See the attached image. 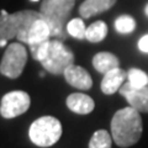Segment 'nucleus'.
I'll list each match as a JSON object with an SVG mask.
<instances>
[{
    "instance_id": "nucleus-12",
    "label": "nucleus",
    "mask_w": 148,
    "mask_h": 148,
    "mask_svg": "<svg viewBox=\"0 0 148 148\" xmlns=\"http://www.w3.org/2000/svg\"><path fill=\"white\" fill-rule=\"evenodd\" d=\"M66 103L69 110L79 115L90 114L95 108L94 100L83 92H73L67 98Z\"/></svg>"
},
{
    "instance_id": "nucleus-6",
    "label": "nucleus",
    "mask_w": 148,
    "mask_h": 148,
    "mask_svg": "<svg viewBox=\"0 0 148 148\" xmlns=\"http://www.w3.org/2000/svg\"><path fill=\"white\" fill-rule=\"evenodd\" d=\"M27 63V49L21 43L14 42L8 46L0 64V73L10 79L21 75Z\"/></svg>"
},
{
    "instance_id": "nucleus-10",
    "label": "nucleus",
    "mask_w": 148,
    "mask_h": 148,
    "mask_svg": "<svg viewBox=\"0 0 148 148\" xmlns=\"http://www.w3.org/2000/svg\"><path fill=\"white\" fill-rule=\"evenodd\" d=\"M49 37H52V35L47 21L45 18L35 21L29 31V38H27V45L30 46L31 52H34L38 46L49 41Z\"/></svg>"
},
{
    "instance_id": "nucleus-23",
    "label": "nucleus",
    "mask_w": 148,
    "mask_h": 148,
    "mask_svg": "<svg viewBox=\"0 0 148 148\" xmlns=\"http://www.w3.org/2000/svg\"><path fill=\"white\" fill-rule=\"evenodd\" d=\"M31 1H37V0H31Z\"/></svg>"
},
{
    "instance_id": "nucleus-7",
    "label": "nucleus",
    "mask_w": 148,
    "mask_h": 148,
    "mask_svg": "<svg viewBox=\"0 0 148 148\" xmlns=\"http://www.w3.org/2000/svg\"><path fill=\"white\" fill-rule=\"evenodd\" d=\"M31 105L30 95L25 91L15 90L5 94L1 99L0 114L4 119H14L25 114Z\"/></svg>"
},
{
    "instance_id": "nucleus-13",
    "label": "nucleus",
    "mask_w": 148,
    "mask_h": 148,
    "mask_svg": "<svg viewBox=\"0 0 148 148\" xmlns=\"http://www.w3.org/2000/svg\"><path fill=\"white\" fill-rule=\"evenodd\" d=\"M116 4V0H85L79 8L82 17L89 18L98 14L108 11Z\"/></svg>"
},
{
    "instance_id": "nucleus-2",
    "label": "nucleus",
    "mask_w": 148,
    "mask_h": 148,
    "mask_svg": "<svg viewBox=\"0 0 148 148\" xmlns=\"http://www.w3.org/2000/svg\"><path fill=\"white\" fill-rule=\"evenodd\" d=\"M40 18H45V16L40 11L35 10H21L14 14H8L5 10H1L0 12V40L17 38L20 42L27 43L31 26Z\"/></svg>"
},
{
    "instance_id": "nucleus-8",
    "label": "nucleus",
    "mask_w": 148,
    "mask_h": 148,
    "mask_svg": "<svg viewBox=\"0 0 148 148\" xmlns=\"http://www.w3.org/2000/svg\"><path fill=\"white\" fill-rule=\"evenodd\" d=\"M120 94L125 96L130 106L136 109L138 112L148 114V88H133L130 82L120 88Z\"/></svg>"
},
{
    "instance_id": "nucleus-3",
    "label": "nucleus",
    "mask_w": 148,
    "mask_h": 148,
    "mask_svg": "<svg viewBox=\"0 0 148 148\" xmlns=\"http://www.w3.org/2000/svg\"><path fill=\"white\" fill-rule=\"evenodd\" d=\"M75 0H43L40 12L49 25L52 37H63L64 25L74 8Z\"/></svg>"
},
{
    "instance_id": "nucleus-11",
    "label": "nucleus",
    "mask_w": 148,
    "mask_h": 148,
    "mask_svg": "<svg viewBox=\"0 0 148 148\" xmlns=\"http://www.w3.org/2000/svg\"><path fill=\"white\" fill-rule=\"evenodd\" d=\"M126 77H127L126 72L120 67L105 73L103 80H101V91L106 95L115 94L123 85V82L126 79Z\"/></svg>"
},
{
    "instance_id": "nucleus-17",
    "label": "nucleus",
    "mask_w": 148,
    "mask_h": 148,
    "mask_svg": "<svg viewBox=\"0 0 148 148\" xmlns=\"http://www.w3.org/2000/svg\"><path fill=\"white\" fill-rule=\"evenodd\" d=\"M67 32L78 40H84L86 34V27L82 18H72L67 24Z\"/></svg>"
},
{
    "instance_id": "nucleus-5",
    "label": "nucleus",
    "mask_w": 148,
    "mask_h": 148,
    "mask_svg": "<svg viewBox=\"0 0 148 148\" xmlns=\"http://www.w3.org/2000/svg\"><path fill=\"white\" fill-rule=\"evenodd\" d=\"M74 63V53L59 40H49L42 67L51 74H63L64 71Z\"/></svg>"
},
{
    "instance_id": "nucleus-19",
    "label": "nucleus",
    "mask_w": 148,
    "mask_h": 148,
    "mask_svg": "<svg viewBox=\"0 0 148 148\" xmlns=\"http://www.w3.org/2000/svg\"><path fill=\"white\" fill-rule=\"evenodd\" d=\"M127 79L133 88H145L148 83V77L147 74L137 68L130 69L127 73Z\"/></svg>"
},
{
    "instance_id": "nucleus-15",
    "label": "nucleus",
    "mask_w": 148,
    "mask_h": 148,
    "mask_svg": "<svg viewBox=\"0 0 148 148\" xmlns=\"http://www.w3.org/2000/svg\"><path fill=\"white\" fill-rule=\"evenodd\" d=\"M108 35V25L104 21H96L86 27L85 38L90 42H100Z\"/></svg>"
},
{
    "instance_id": "nucleus-1",
    "label": "nucleus",
    "mask_w": 148,
    "mask_h": 148,
    "mask_svg": "<svg viewBox=\"0 0 148 148\" xmlns=\"http://www.w3.org/2000/svg\"><path fill=\"white\" fill-rule=\"evenodd\" d=\"M143 125L140 112L132 106L115 112L111 120V136L119 147L127 148L140 141Z\"/></svg>"
},
{
    "instance_id": "nucleus-14",
    "label": "nucleus",
    "mask_w": 148,
    "mask_h": 148,
    "mask_svg": "<svg viewBox=\"0 0 148 148\" xmlns=\"http://www.w3.org/2000/svg\"><path fill=\"white\" fill-rule=\"evenodd\" d=\"M92 66L99 73H108L120 67V61L115 54L110 52H99L92 58Z\"/></svg>"
},
{
    "instance_id": "nucleus-22",
    "label": "nucleus",
    "mask_w": 148,
    "mask_h": 148,
    "mask_svg": "<svg viewBox=\"0 0 148 148\" xmlns=\"http://www.w3.org/2000/svg\"><path fill=\"white\" fill-rule=\"evenodd\" d=\"M145 12H146V15L148 16V4L146 5V8H145Z\"/></svg>"
},
{
    "instance_id": "nucleus-9",
    "label": "nucleus",
    "mask_w": 148,
    "mask_h": 148,
    "mask_svg": "<svg viewBox=\"0 0 148 148\" xmlns=\"http://www.w3.org/2000/svg\"><path fill=\"white\" fill-rule=\"evenodd\" d=\"M63 74H64V79H66L68 84L77 88V89L88 90L92 86V79L90 74L80 66H75L73 63L64 71Z\"/></svg>"
},
{
    "instance_id": "nucleus-21",
    "label": "nucleus",
    "mask_w": 148,
    "mask_h": 148,
    "mask_svg": "<svg viewBox=\"0 0 148 148\" xmlns=\"http://www.w3.org/2000/svg\"><path fill=\"white\" fill-rule=\"evenodd\" d=\"M8 42V40H0V47H3V46H5Z\"/></svg>"
},
{
    "instance_id": "nucleus-16",
    "label": "nucleus",
    "mask_w": 148,
    "mask_h": 148,
    "mask_svg": "<svg viewBox=\"0 0 148 148\" xmlns=\"http://www.w3.org/2000/svg\"><path fill=\"white\" fill-rule=\"evenodd\" d=\"M112 136L105 130H98L94 132L89 141V148H111Z\"/></svg>"
},
{
    "instance_id": "nucleus-4",
    "label": "nucleus",
    "mask_w": 148,
    "mask_h": 148,
    "mask_svg": "<svg viewBox=\"0 0 148 148\" xmlns=\"http://www.w3.org/2000/svg\"><path fill=\"white\" fill-rule=\"evenodd\" d=\"M29 136L32 143L38 147H51L62 136V125L53 116H42L31 123Z\"/></svg>"
},
{
    "instance_id": "nucleus-18",
    "label": "nucleus",
    "mask_w": 148,
    "mask_h": 148,
    "mask_svg": "<svg viewBox=\"0 0 148 148\" xmlns=\"http://www.w3.org/2000/svg\"><path fill=\"white\" fill-rule=\"evenodd\" d=\"M115 29L120 34H131L136 29V21L130 15L119 16L115 21Z\"/></svg>"
},
{
    "instance_id": "nucleus-20",
    "label": "nucleus",
    "mask_w": 148,
    "mask_h": 148,
    "mask_svg": "<svg viewBox=\"0 0 148 148\" xmlns=\"http://www.w3.org/2000/svg\"><path fill=\"white\" fill-rule=\"evenodd\" d=\"M138 48H140L141 52L148 53V35H145L140 38V41H138Z\"/></svg>"
}]
</instances>
